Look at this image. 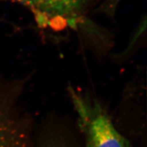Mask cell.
I'll list each match as a JSON object with an SVG mask.
<instances>
[{"instance_id":"277c9868","label":"cell","mask_w":147,"mask_h":147,"mask_svg":"<svg viewBox=\"0 0 147 147\" xmlns=\"http://www.w3.org/2000/svg\"><path fill=\"white\" fill-rule=\"evenodd\" d=\"M69 133L59 125H49L37 140V147H75Z\"/></svg>"},{"instance_id":"6da1fadb","label":"cell","mask_w":147,"mask_h":147,"mask_svg":"<svg viewBox=\"0 0 147 147\" xmlns=\"http://www.w3.org/2000/svg\"><path fill=\"white\" fill-rule=\"evenodd\" d=\"M68 92L85 138V147H130L99 99L72 86L69 87Z\"/></svg>"},{"instance_id":"7a4b0ae2","label":"cell","mask_w":147,"mask_h":147,"mask_svg":"<svg viewBox=\"0 0 147 147\" xmlns=\"http://www.w3.org/2000/svg\"><path fill=\"white\" fill-rule=\"evenodd\" d=\"M25 84L0 78V147H34L31 118L19 104Z\"/></svg>"},{"instance_id":"3957f363","label":"cell","mask_w":147,"mask_h":147,"mask_svg":"<svg viewBox=\"0 0 147 147\" xmlns=\"http://www.w3.org/2000/svg\"><path fill=\"white\" fill-rule=\"evenodd\" d=\"M12 1L28 7L40 26L62 30L76 28L101 0H0Z\"/></svg>"}]
</instances>
